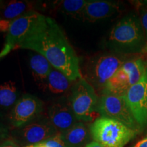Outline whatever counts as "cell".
Here are the masks:
<instances>
[{
  "label": "cell",
  "mask_w": 147,
  "mask_h": 147,
  "mask_svg": "<svg viewBox=\"0 0 147 147\" xmlns=\"http://www.w3.org/2000/svg\"><path fill=\"white\" fill-rule=\"evenodd\" d=\"M36 51L71 81L82 78L79 59L63 31L54 19L40 14L18 46Z\"/></svg>",
  "instance_id": "6da1fadb"
},
{
  "label": "cell",
  "mask_w": 147,
  "mask_h": 147,
  "mask_svg": "<svg viewBox=\"0 0 147 147\" xmlns=\"http://www.w3.org/2000/svg\"><path fill=\"white\" fill-rule=\"evenodd\" d=\"M90 131L95 142L104 147H124L138 134L119 121L104 117L95 119Z\"/></svg>",
  "instance_id": "7a4b0ae2"
},
{
  "label": "cell",
  "mask_w": 147,
  "mask_h": 147,
  "mask_svg": "<svg viewBox=\"0 0 147 147\" xmlns=\"http://www.w3.org/2000/svg\"><path fill=\"white\" fill-rule=\"evenodd\" d=\"M144 31L140 19L135 15L125 16L117 23L108 37V43L119 51H135L142 47Z\"/></svg>",
  "instance_id": "3957f363"
},
{
  "label": "cell",
  "mask_w": 147,
  "mask_h": 147,
  "mask_svg": "<svg viewBox=\"0 0 147 147\" xmlns=\"http://www.w3.org/2000/svg\"><path fill=\"white\" fill-rule=\"evenodd\" d=\"M98 97L95 89L86 79L76 80L71 89L69 102L78 121H91L97 111Z\"/></svg>",
  "instance_id": "277c9868"
},
{
  "label": "cell",
  "mask_w": 147,
  "mask_h": 147,
  "mask_svg": "<svg viewBox=\"0 0 147 147\" xmlns=\"http://www.w3.org/2000/svg\"><path fill=\"white\" fill-rule=\"evenodd\" d=\"M126 61L125 58L117 53H104L95 57L88 64L87 81L93 87L103 91L108 80Z\"/></svg>",
  "instance_id": "5b68a950"
},
{
  "label": "cell",
  "mask_w": 147,
  "mask_h": 147,
  "mask_svg": "<svg viewBox=\"0 0 147 147\" xmlns=\"http://www.w3.org/2000/svg\"><path fill=\"white\" fill-rule=\"evenodd\" d=\"M97 111L102 117L119 121L138 134L142 131L124 96L102 94L99 100Z\"/></svg>",
  "instance_id": "8992f818"
},
{
  "label": "cell",
  "mask_w": 147,
  "mask_h": 147,
  "mask_svg": "<svg viewBox=\"0 0 147 147\" xmlns=\"http://www.w3.org/2000/svg\"><path fill=\"white\" fill-rule=\"evenodd\" d=\"M124 97L141 129H144L147 125V74L129 89Z\"/></svg>",
  "instance_id": "52a82bcc"
},
{
  "label": "cell",
  "mask_w": 147,
  "mask_h": 147,
  "mask_svg": "<svg viewBox=\"0 0 147 147\" xmlns=\"http://www.w3.org/2000/svg\"><path fill=\"white\" fill-rule=\"evenodd\" d=\"M44 103L38 97L25 95L16 102L10 115L14 126L24 127L43 111Z\"/></svg>",
  "instance_id": "ba28073f"
},
{
  "label": "cell",
  "mask_w": 147,
  "mask_h": 147,
  "mask_svg": "<svg viewBox=\"0 0 147 147\" xmlns=\"http://www.w3.org/2000/svg\"><path fill=\"white\" fill-rule=\"evenodd\" d=\"M40 15V14L36 11L30 10L13 20L7 33L3 49L10 53L16 47H18Z\"/></svg>",
  "instance_id": "9c48e42d"
},
{
  "label": "cell",
  "mask_w": 147,
  "mask_h": 147,
  "mask_svg": "<svg viewBox=\"0 0 147 147\" xmlns=\"http://www.w3.org/2000/svg\"><path fill=\"white\" fill-rule=\"evenodd\" d=\"M51 123L61 133L68 130L78 122L69 102H56L49 110Z\"/></svg>",
  "instance_id": "30bf717a"
},
{
  "label": "cell",
  "mask_w": 147,
  "mask_h": 147,
  "mask_svg": "<svg viewBox=\"0 0 147 147\" xmlns=\"http://www.w3.org/2000/svg\"><path fill=\"white\" fill-rule=\"evenodd\" d=\"M120 10L119 3L109 1H88L82 11V17L94 22L114 15Z\"/></svg>",
  "instance_id": "8fae6325"
},
{
  "label": "cell",
  "mask_w": 147,
  "mask_h": 147,
  "mask_svg": "<svg viewBox=\"0 0 147 147\" xmlns=\"http://www.w3.org/2000/svg\"><path fill=\"white\" fill-rule=\"evenodd\" d=\"M58 132L49 122L34 123L23 127L21 136L29 145L45 142Z\"/></svg>",
  "instance_id": "7c38bea8"
},
{
  "label": "cell",
  "mask_w": 147,
  "mask_h": 147,
  "mask_svg": "<svg viewBox=\"0 0 147 147\" xmlns=\"http://www.w3.org/2000/svg\"><path fill=\"white\" fill-rule=\"evenodd\" d=\"M131 86L129 76L121 67L115 74L108 80L102 93L117 96H124Z\"/></svg>",
  "instance_id": "4fadbf2b"
},
{
  "label": "cell",
  "mask_w": 147,
  "mask_h": 147,
  "mask_svg": "<svg viewBox=\"0 0 147 147\" xmlns=\"http://www.w3.org/2000/svg\"><path fill=\"white\" fill-rule=\"evenodd\" d=\"M69 147H81L89 138L87 129L82 122L76 123L67 131L61 133Z\"/></svg>",
  "instance_id": "5bb4252c"
},
{
  "label": "cell",
  "mask_w": 147,
  "mask_h": 147,
  "mask_svg": "<svg viewBox=\"0 0 147 147\" xmlns=\"http://www.w3.org/2000/svg\"><path fill=\"white\" fill-rule=\"evenodd\" d=\"M46 81L48 89L55 94L65 93L70 88L72 82L65 75L54 67H52Z\"/></svg>",
  "instance_id": "9a60e30c"
},
{
  "label": "cell",
  "mask_w": 147,
  "mask_h": 147,
  "mask_svg": "<svg viewBox=\"0 0 147 147\" xmlns=\"http://www.w3.org/2000/svg\"><path fill=\"white\" fill-rule=\"evenodd\" d=\"M121 67L127 73L132 86L140 81L147 74L145 63L140 58L126 61Z\"/></svg>",
  "instance_id": "2e32d148"
},
{
  "label": "cell",
  "mask_w": 147,
  "mask_h": 147,
  "mask_svg": "<svg viewBox=\"0 0 147 147\" xmlns=\"http://www.w3.org/2000/svg\"><path fill=\"white\" fill-rule=\"evenodd\" d=\"M29 63L33 76L39 81L46 80L53 67L47 59L38 53L31 57Z\"/></svg>",
  "instance_id": "e0dca14e"
},
{
  "label": "cell",
  "mask_w": 147,
  "mask_h": 147,
  "mask_svg": "<svg viewBox=\"0 0 147 147\" xmlns=\"http://www.w3.org/2000/svg\"><path fill=\"white\" fill-rule=\"evenodd\" d=\"M17 99V89L15 83L8 81L0 85V106L10 107L15 104Z\"/></svg>",
  "instance_id": "ac0fdd59"
},
{
  "label": "cell",
  "mask_w": 147,
  "mask_h": 147,
  "mask_svg": "<svg viewBox=\"0 0 147 147\" xmlns=\"http://www.w3.org/2000/svg\"><path fill=\"white\" fill-rule=\"evenodd\" d=\"M29 3L26 1H11L3 11L2 16L5 19L13 21L19 16L29 12Z\"/></svg>",
  "instance_id": "d6986e66"
},
{
  "label": "cell",
  "mask_w": 147,
  "mask_h": 147,
  "mask_svg": "<svg viewBox=\"0 0 147 147\" xmlns=\"http://www.w3.org/2000/svg\"><path fill=\"white\" fill-rule=\"evenodd\" d=\"M87 1L85 0H63L59 1V8L69 15L75 17L81 16Z\"/></svg>",
  "instance_id": "ffe728a7"
},
{
  "label": "cell",
  "mask_w": 147,
  "mask_h": 147,
  "mask_svg": "<svg viewBox=\"0 0 147 147\" xmlns=\"http://www.w3.org/2000/svg\"><path fill=\"white\" fill-rule=\"evenodd\" d=\"M44 142L47 147H69L65 143L61 132L56 134Z\"/></svg>",
  "instance_id": "44dd1931"
},
{
  "label": "cell",
  "mask_w": 147,
  "mask_h": 147,
  "mask_svg": "<svg viewBox=\"0 0 147 147\" xmlns=\"http://www.w3.org/2000/svg\"><path fill=\"white\" fill-rule=\"evenodd\" d=\"M141 25L143 29V31L146 34L147 39V7H144L140 9V19Z\"/></svg>",
  "instance_id": "7402d4cb"
},
{
  "label": "cell",
  "mask_w": 147,
  "mask_h": 147,
  "mask_svg": "<svg viewBox=\"0 0 147 147\" xmlns=\"http://www.w3.org/2000/svg\"><path fill=\"white\" fill-rule=\"evenodd\" d=\"M12 21L7 19H0V32H8Z\"/></svg>",
  "instance_id": "603a6c76"
},
{
  "label": "cell",
  "mask_w": 147,
  "mask_h": 147,
  "mask_svg": "<svg viewBox=\"0 0 147 147\" xmlns=\"http://www.w3.org/2000/svg\"><path fill=\"white\" fill-rule=\"evenodd\" d=\"M0 147H19V146L12 140H7L0 144Z\"/></svg>",
  "instance_id": "cb8c5ba5"
},
{
  "label": "cell",
  "mask_w": 147,
  "mask_h": 147,
  "mask_svg": "<svg viewBox=\"0 0 147 147\" xmlns=\"http://www.w3.org/2000/svg\"><path fill=\"white\" fill-rule=\"evenodd\" d=\"M132 147H147V136L138 142Z\"/></svg>",
  "instance_id": "d4e9b609"
},
{
  "label": "cell",
  "mask_w": 147,
  "mask_h": 147,
  "mask_svg": "<svg viewBox=\"0 0 147 147\" xmlns=\"http://www.w3.org/2000/svg\"><path fill=\"white\" fill-rule=\"evenodd\" d=\"M85 147H104V146H102V144H99L98 142H95V141H93V142L89 143L86 145Z\"/></svg>",
  "instance_id": "484cf974"
},
{
  "label": "cell",
  "mask_w": 147,
  "mask_h": 147,
  "mask_svg": "<svg viewBox=\"0 0 147 147\" xmlns=\"http://www.w3.org/2000/svg\"><path fill=\"white\" fill-rule=\"evenodd\" d=\"M25 147H47V145L45 144V142L38 143V144H32V145H27Z\"/></svg>",
  "instance_id": "4316f807"
},
{
  "label": "cell",
  "mask_w": 147,
  "mask_h": 147,
  "mask_svg": "<svg viewBox=\"0 0 147 147\" xmlns=\"http://www.w3.org/2000/svg\"><path fill=\"white\" fill-rule=\"evenodd\" d=\"M9 53L8 51H7L6 50H5V49H3V50L1 51V53H0V59L1 58H3V57H5V55H7Z\"/></svg>",
  "instance_id": "83f0119b"
}]
</instances>
